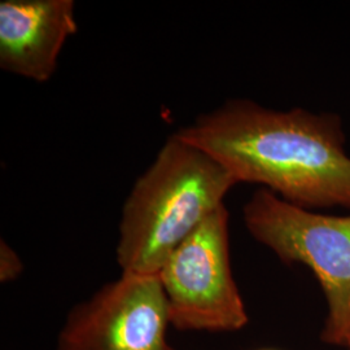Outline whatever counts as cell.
<instances>
[{
	"mask_svg": "<svg viewBox=\"0 0 350 350\" xmlns=\"http://www.w3.org/2000/svg\"><path fill=\"white\" fill-rule=\"evenodd\" d=\"M345 347H347V348H349L350 349V335L349 338H348V341H347V345H345Z\"/></svg>",
	"mask_w": 350,
	"mask_h": 350,
	"instance_id": "obj_8",
	"label": "cell"
},
{
	"mask_svg": "<svg viewBox=\"0 0 350 350\" xmlns=\"http://www.w3.org/2000/svg\"><path fill=\"white\" fill-rule=\"evenodd\" d=\"M176 137L206 152L238 183H257L304 209H350V157L341 120L245 99L204 113Z\"/></svg>",
	"mask_w": 350,
	"mask_h": 350,
	"instance_id": "obj_1",
	"label": "cell"
},
{
	"mask_svg": "<svg viewBox=\"0 0 350 350\" xmlns=\"http://www.w3.org/2000/svg\"><path fill=\"white\" fill-rule=\"evenodd\" d=\"M237 185L206 152L173 134L124 204L116 250L122 274L157 275Z\"/></svg>",
	"mask_w": 350,
	"mask_h": 350,
	"instance_id": "obj_2",
	"label": "cell"
},
{
	"mask_svg": "<svg viewBox=\"0 0 350 350\" xmlns=\"http://www.w3.org/2000/svg\"><path fill=\"white\" fill-rule=\"evenodd\" d=\"M157 275L122 274L69 313L56 350H173Z\"/></svg>",
	"mask_w": 350,
	"mask_h": 350,
	"instance_id": "obj_5",
	"label": "cell"
},
{
	"mask_svg": "<svg viewBox=\"0 0 350 350\" xmlns=\"http://www.w3.org/2000/svg\"><path fill=\"white\" fill-rule=\"evenodd\" d=\"M157 276L176 329L230 332L248 323L231 271L226 205L172 253Z\"/></svg>",
	"mask_w": 350,
	"mask_h": 350,
	"instance_id": "obj_4",
	"label": "cell"
},
{
	"mask_svg": "<svg viewBox=\"0 0 350 350\" xmlns=\"http://www.w3.org/2000/svg\"><path fill=\"white\" fill-rule=\"evenodd\" d=\"M77 30L73 0H3L0 68L46 83L57 69L64 44Z\"/></svg>",
	"mask_w": 350,
	"mask_h": 350,
	"instance_id": "obj_6",
	"label": "cell"
},
{
	"mask_svg": "<svg viewBox=\"0 0 350 350\" xmlns=\"http://www.w3.org/2000/svg\"><path fill=\"white\" fill-rule=\"evenodd\" d=\"M250 235L286 263L313 271L325 293L322 338L345 347L350 335V215H325L258 189L243 209Z\"/></svg>",
	"mask_w": 350,
	"mask_h": 350,
	"instance_id": "obj_3",
	"label": "cell"
},
{
	"mask_svg": "<svg viewBox=\"0 0 350 350\" xmlns=\"http://www.w3.org/2000/svg\"><path fill=\"white\" fill-rule=\"evenodd\" d=\"M24 263L12 247L1 240L0 243V282L10 283L23 274Z\"/></svg>",
	"mask_w": 350,
	"mask_h": 350,
	"instance_id": "obj_7",
	"label": "cell"
}]
</instances>
